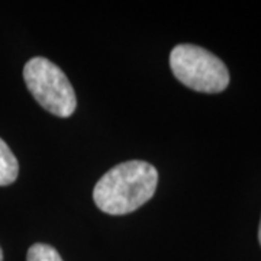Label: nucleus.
Returning a JSON list of instances; mask_svg holds the SVG:
<instances>
[{
    "label": "nucleus",
    "instance_id": "nucleus-1",
    "mask_svg": "<svg viewBox=\"0 0 261 261\" xmlns=\"http://www.w3.org/2000/svg\"><path fill=\"white\" fill-rule=\"evenodd\" d=\"M157 183V168L142 160H130L103 174L94 186L93 200L105 214H130L154 196Z\"/></svg>",
    "mask_w": 261,
    "mask_h": 261
},
{
    "label": "nucleus",
    "instance_id": "nucleus-2",
    "mask_svg": "<svg viewBox=\"0 0 261 261\" xmlns=\"http://www.w3.org/2000/svg\"><path fill=\"white\" fill-rule=\"evenodd\" d=\"M170 68L180 83L200 93H221L229 84L224 61L193 44H180L171 49Z\"/></svg>",
    "mask_w": 261,
    "mask_h": 261
},
{
    "label": "nucleus",
    "instance_id": "nucleus-3",
    "mask_svg": "<svg viewBox=\"0 0 261 261\" xmlns=\"http://www.w3.org/2000/svg\"><path fill=\"white\" fill-rule=\"evenodd\" d=\"M23 80L27 87L45 111L68 118L77 106L73 86L63 70L44 57H34L23 67Z\"/></svg>",
    "mask_w": 261,
    "mask_h": 261
},
{
    "label": "nucleus",
    "instance_id": "nucleus-4",
    "mask_svg": "<svg viewBox=\"0 0 261 261\" xmlns=\"http://www.w3.org/2000/svg\"><path fill=\"white\" fill-rule=\"evenodd\" d=\"M19 174V163L8 144L0 138V186L12 185Z\"/></svg>",
    "mask_w": 261,
    "mask_h": 261
},
{
    "label": "nucleus",
    "instance_id": "nucleus-5",
    "mask_svg": "<svg viewBox=\"0 0 261 261\" xmlns=\"http://www.w3.org/2000/svg\"><path fill=\"white\" fill-rule=\"evenodd\" d=\"M27 261H63L54 247L47 244H34L28 250Z\"/></svg>",
    "mask_w": 261,
    "mask_h": 261
},
{
    "label": "nucleus",
    "instance_id": "nucleus-6",
    "mask_svg": "<svg viewBox=\"0 0 261 261\" xmlns=\"http://www.w3.org/2000/svg\"><path fill=\"white\" fill-rule=\"evenodd\" d=\"M258 243L261 245V221H260V226H258Z\"/></svg>",
    "mask_w": 261,
    "mask_h": 261
},
{
    "label": "nucleus",
    "instance_id": "nucleus-7",
    "mask_svg": "<svg viewBox=\"0 0 261 261\" xmlns=\"http://www.w3.org/2000/svg\"><path fill=\"white\" fill-rule=\"evenodd\" d=\"M0 261H3V251H2V248H0Z\"/></svg>",
    "mask_w": 261,
    "mask_h": 261
}]
</instances>
